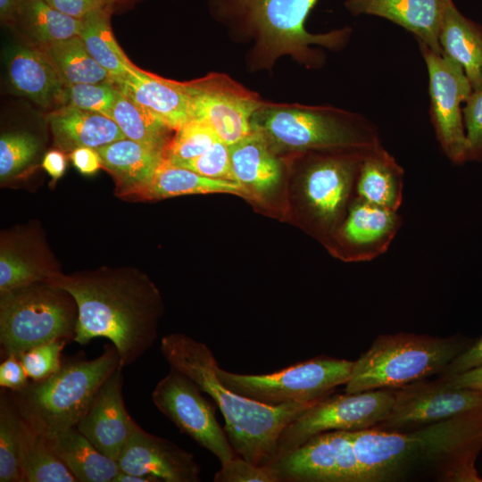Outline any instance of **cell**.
Listing matches in <instances>:
<instances>
[{
	"label": "cell",
	"instance_id": "1",
	"mask_svg": "<svg viewBox=\"0 0 482 482\" xmlns=\"http://www.w3.org/2000/svg\"><path fill=\"white\" fill-rule=\"evenodd\" d=\"M49 282L70 293L77 303L74 342L87 345L96 337L109 339L123 368L154 344L162 304L146 278L132 273L97 272L58 275Z\"/></svg>",
	"mask_w": 482,
	"mask_h": 482
},
{
	"label": "cell",
	"instance_id": "2",
	"mask_svg": "<svg viewBox=\"0 0 482 482\" xmlns=\"http://www.w3.org/2000/svg\"><path fill=\"white\" fill-rule=\"evenodd\" d=\"M160 351L170 368L187 376L215 402L234 451L257 465L274 461L284 428L320 401L270 406L236 393L219 379L220 365L208 345L184 334L163 337Z\"/></svg>",
	"mask_w": 482,
	"mask_h": 482
},
{
	"label": "cell",
	"instance_id": "3",
	"mask_svg": "<svg viewBox=\"0 0 482 482\" xmlns=\"http://www.w3.org/2000/svg\"><path fill=\"white\" fill-rule=\"evenodd\" d=\"M368 482L391 478L416 463L440 461L482 442V410L408 432L352 431Z\"/></svg>",
	"mask_w": 482,
	"mask_h": 482
},
{
	"label": "cell",
	"instance_id": "4",
	"mask_svg": "<svg viewBox=\"0 0 482 482\" xmlns=\"http://www.w3.org/2000/svg\"><path fill=\"white\" fill-rule=\"evenodd\" d=\"M120 365L113 345L92 360L67 362L48 378L29 381L11 396L21 417L49 436L76 427L106 378Z\"/></svg>",
	"mask_w": 482,
	"mask_h": 482
},
{
	"label": "cell",
	"instance_id": "5",
	"mask_svg": "<svg viewBox=\"0 0 482 482\" xmlns=\"http://www.w3.org/2000/svg\"><path fill=\"white\" fill-rule=\"evenodd\" d=\"M253 132L273 152L371 148L379 144L370 120L331 108H281L262 105L251 118Z\"/></svg>",
	"mask_w": 482,
	"mask_h": 482
},
{
	"label": "cell",
	"instance_id": "6",
	"mask_svg": "<svg viewBox=\"0 0 482 482\" xmlns=\"http://www.w3.org/2000/svg\"><path fill=\"white\" fill-rule=\"evenodd\" d=\"M452 338L398 333L380 335L355 362L346 393L396 389L443 373L461 352Z\"/></svg>",
	"mask_w": 482,
	"mask_h": 482
},
{
	"label": "cell",
	"instance_id": "7",
	"mask_svg": "<svg viewBox=\"0 0 482 482\" xmlns=\"http://www.w3.org/2000/svg\"><path fill=\"white\" fill-rule=\"evenodd\" d=\"M78 306L72 295L50 283L38 282L1 294L0 345L6 357L18 358L52 341H73Z\"/></svg>",
	"mask_w": 482,
	"mask_h": 482
},
{
	"label": "cell",
	"instance_id": "8",
	"mask_svg": "<svg viewBox=\"0 0 482 482\" xmlns=\"http://www.w3.org/2000/svg\"><path fill=\"white\" fill-rule=\"evenodd\" d=\"M319 0H214L224 18L253 30L269 54H290L306 63L319 62L312 45L329 49L343 46L351 33L348 28L312 34L306 20Z\"/></svg>",
	"mask_w": 482,
	"mask_h": 482
},
{
	"label": "cell",
	"instance_id": "9",
	"mask_svg": "<svg viewBox=\"0 0 482 482\" xmlns=\"http://www.w3.org/2000/svg\"><path fill=\"white\" fill-rule=\"evenodd\" d=\"M353 362L317 356L269 374H239L217 368L220 382L230 390L270 406L312 403L345 385Z\"/></svg>",
	"mask_w": 482,
	"mask_h": 482
},
{
	"label": "cell",
	"instance_id": "10",
	"mask_svg": "<svg viewBox=\"0 0 482 482\" xmlns=\"http://www.w3.org/2000/svg\"><path fill=\"white\" fill-rule=\"evenodd\" d=\"M395 398V389L383 388L330 395L320 400L284 428L278 440L275 460L322 432L376 427L390 413Z\"/></svg>",
	"mask_w": 482,
	"mask_h": 482
},
{
	"label": "cell",
	"instance_id": "11",
	"mask_svg": "<svg viewBox=\"0 0 482 482\" xmlns=\"http://www.w3.org/2000/svg\"><path fill=\"white\" fill-rule=\"evenodd\" d=\"M203 393L191 378L170 368L154 388L152 401L181 433L212 453L223 465L237 454L216 419L217 404Z\"/></svg>",
	"mask_w": 482,
	"mask_h": 482
},
{
	"label": "cell",
	"instance_id": "12",
	"mask_svg": "<svg viewBox=\"0 0 482 482\" xmlns=\"http://www.w3.org/2000/svg\"><path fill=\"white\" fill-rule=\"evenodd\" d=\"M428 73L429 115L436 140L454 164L466 162V131L461 103L472 93L460 64L418 42Z\"/></svg>",
	"mask_w": 482,
	"mask_h": 482
},
{
	"label": "cell",
	"instance_id": "13",
	"mask_svg": "<svg viewBox=\"0 0 482 482\" xmlns=\"http://www.w3.org/2000/svg\"><path fill=\"white\" fill-rule=\"evenodd\" d=\"M269 466L278 482H368L346 430L320 433Z\"/></svg>",
	"mask_w": 482,
	"mask_h": 482
},
{
	"label": "cell",
	"instance_id": "14",
	"mask_svg": "<svg viewBox=\"0 0 482 482\" xmlns=\"http://www.w3.org/2000/svg\"><path fill=\"white\" fill-rule=\"evenodd\" d=\"M479 410L482 391L453 387L442 378L422 380L396 388L390 413L372 428L408 432Z\"/></svg>",
	"mask_w": 482,
	"mask_h": 482
},
{
	"label": "cell",
	"instance_id": "15",
	"mask_svg": "<svg viewBox=\"0 0 482 482\" xmlns=\"http://www.w3.org/2000/svg\"><path fill=\"white\" fill-rule=\"evenodd\" d=\"M370 149L328 150L307 167L303 180L304 198L311 214L323 229H332L341 223L359 168Z\"/></svg>",
	"mask_w": 482,
	"mask_h": 482
},
{
	"label": "cell",
	"instance_id": "16",
	"mask_svg": "<svg viewBox=\"0 0 482 482\" xmlns=\"http://www.w3.org/2000/svg\"><path fill=\"white\" fill-rule=\"evenodd\" d=\"M187 85L194 119L206 122L220 141L231 145L253 132L251 118L262 105L253 95L220 76Z\"/></svg>",
	"mask_w": 482,
	"mask_h": 482
},
{
	"label": "cell",
	"instance_id": "17",
	"mask_svg": "<svg viewBox=\"0 0 482 482\" xmlns=\"http://www.w3.org/2000/svg\"><path fill=\"white\" fill-rule=\"evenodd\" d=\"M122 370L120 365L106 378L76 426L99 452L115 461L138 425L125 407Z\"/></svg>",
	"mask_w": 482,
	"mask_h": 482
},
{
	"label": "cell",
	"instance_id": "18",
	"mask_svg": "<svg viewBox=\"0 0 482 482\" xmlns=\"http://www.w3.org/2000/svg\"><path fill=\"white\" fill-rule=\"evenodd\" d=\"M118 464L121 471L149 475L162 482H199L201 468L194 455L175 443L137 425L123 447Z\"/></svg>",
	"mask_w": 482,
	"mask_h": 482
},
{
	"label": "cell",
	"instance_id": "19",
	"mask_svg": "<svg viewBox=\"0 0 482 482\" xmlns=\"http://www.w3.org/2000/svg\"><path fill=\"white\" fill-rule=\"evenodd\" d=\"M403 223L398 211L354 196L337 229L344 256L371 261L386 252Z\"/></svg>",
	"mask_w": 482,
	"mask_h": 482
},
{
	"label": "cell",
	"instance_id": "20",
	"mask_svg": "<svg viewBox=\"0 0 482 482\" xmlns=\"http://www.w3.org/2000/svg\"><path fill=\"white\" fill-rule=\"evenodd\" d=\"M113 84L129 98L155 115L170 129L178 130L194 119L187 83L160 78L137 66Z\"/></svg>",
	"mask_w": 482,
	"mask_h": 482
},
{
	"label": "cell",
	"instance_id": "21",
	"mask_svg": "<svg viewBox=\"0 0 482 482\" xmlns=\"http://www.w3.org/2000/svg\"><path fill=\"white\" fill-rule=\"evenodd\" d=\"M450 0H346L353 15L370 14L385 18L403 27L418 42L443 54L439 34Z\"/></svg>",
	"mask_w": 482,
	"mask_h": 482
},
{
	"label": "cell",
	"instance_id": "22",
	"mask_svg": "<svg viewBox=\"0 0 482 482\" xmlns=\"http://www.w3.org/2000/svg\"><path fill=\"white\" fill-rule=\"evenodd\" d=\"M12 90L43 108L62 105L64 84L42 48L17 46L8 54Z\"/></svg>",
	"mask_w": 482,
	"mask_h": 482
},
{
	"label": "cell",
	"instance_id": "23",
	"mask_svg": "<svg viewBox=\"0 0 482 482\" xmlns=\"http://www.w3.org/2000/svg\"><path fill=\"white\" fill-rule=\"evenodd\" d=\"M103 167L115 179L122 195L146 197L165 151L123 138L96 149Z\"/></svg>",
	"mask_w": 482,
	"mask_h": 482
},
{
	"label": "cell",
	"instance_id": "24",
	"mask_svg": "<svg viewBox=\"0 0 482 482\" xmlns=\"http://www.w3.org/2000/svg\"><path fill=\"white\" fill-rule=\"evenodd\" d=\"M46 120L54 144L64 152L71 153L79 147L97 149L126 138L111 118L71 105L51 112Z\"/></svg>",
	"mask_w": 482,
	"mask_h": 482
},
{
	"label": "cell",
	"instance_id": "25",
	"mask_svg": "<svg viewBox=\"0 0 482 482\" xmlns=\"http://www.w3.org/2000/svg\"><path fill=\"white\" fill-rule=\"evenodd\" d=\"M404 170L381 144L370 148L359 168L355 196L398 211L403 202Z\"/></svg>",
	"mask_w": 482,
	"mask_h": 482
},
{
	"label": "cell",
	"instance_id": "26",
	"mask_svg": "<svg viewBox=\"0 0 482 482\" xmlns=\"http://www.w3.org/2000/svg\"><path fill=\"white\" fill-rule=\"evenodd\" d=\"M443 54L463 69L473 91L482 89V27L465 17L450 0L439 34Z\"/></svg>",
	"mask_w": 482,
	"mask_h": 482
},
{
	"label": "cell",
	"instance_id": "27",
	"mask_svg": "<svg viewBox=\"0 0 482 482\" xmlns=\"http://www.w3.org/2000/svg\"><path fill=\"white\" fill-rule=\"evenodd\" d=\"M78 482H112L118 461L99 452L76 427L46 436Z\"/></svg>",
	"mask_w": 482,
	"mask_h": 482
},
{
	"label": "cell",
	"instance_id": "28",
	"mask_svg": "<svg viewBox=\"0 0 482 482\" xmlns=\"http://www.w3.org/2000/svg\"><path fill=\"white\" fill-rule=\"evenodd\" d=\"M229 147L235 181L248 193H265L278 184L279 163L261 135L253 131Z\"/></svg>",
	"mask_w": 482,
	"mask_h": 482
},
{
	"label": "cell",
	"instance_id": "29",
	"mask_svg": "<svg viewBox=\"0 0 482 482\" xmlns=\"http://www.w3.org/2000/svg\"><path fill=\"white\" fill-rule=\"evenodd\" d=\"M111 7L96 10L81 19L79 37L91 56L112 78H124L136 66L117 43L110 24Z\"/></svg>",
	"mask_w": 482,
	"mask_h": 482
},
{
	"label": "cell",
	"instance_id": "30",
	"mask_svg": "<svg viewBox=\"0 0 482 482\" xmlns=\"http://www.w3.org/2000/svg\"><path fill=\"white\" fill-rule=\"evenodd\" d=\"M13 23L39 47L79 36L81 29V20L56 10L46 0H22Z\"/></svg>",
	"mask_w": 482,
	"mask_h": 482
},
{
	"label": "cell",
	"instance_id": "31",
	"mask_svg": "<svg viewBox=\"0 0 482 482\" xmlns=\"http://www.w3.org/2000/svg\"><path fill=\"white\" fill-rule=\"evenodd\" d=\"M229 193L244 195L248 191L237 182L213 179L172 164L164 158L148 189L146 197L165 198L182 195Z\"/></svg>",
	"mask_w": 482,
	"mask_h": 482
},
{
	"label": "cell",
	"instance_id": "32",
	"mask_svg": "<svg viewBox=\"0 0 482 482\" xmlns=\"http://www.w3.org/2000/svg\"><path fill=\"white\" fill-rule=\"evenodd\" d=\"M64 85L112 82V78L88 53L79 36L40 47Z\"/></svg>",
	"mask_w": 482,
	"mask_h": 482
},
{
	"label": "cell",
	"instance_id": "33",
	"mask_svg": "<svg viewBox=\"0 0 482 482\" xmlns=\"http://www.w3.org/2000/svg\"><path fill=\"white\" fill-rule=\"evenodd\" d=\"M21 464L23 482H78L53 451L46 437L23 419Z\"/></svg>",
	"mask_w": 482,
	"mask_h": 482
},
{
	"label": "cell",
	"instance_id": "34",
	"mask_svg": "<svg viewBox=\"0 0 482 482\" xmlns=\"http://www.w3.org/2000/svg\"><path fill=\"white\" fill-rule=\"evenodd\" d=\"M108 117L115 121L127 138L166 151L170 129L120 90Z\"/></svg>",
	"mask_w": 482,
	"mask_h": 482
},
{
	"label": "cell",
	"instance_id": "35",
	"mask_svg": "<svg viewBox=\"0 0 482 482\" xmlns=\"http://www.w3.org/2000/svg\"><path fill=\"white\" fill-rule=\"evenodd\" d=\"M22 419L11 394L0 396V482H23L21 464Z\"/></svg>",
	"mask_w": 482,
	"mask_h": 482
},
{
	"label": "cell",
	"instance_id": "36",
	"mask_svg": "<svg viewBox=\"0 0 482 482\" xmlns=\"http://www.w3.org/2000/svg\"><path fill=\"white\" fill-rule=\"evenodd\" d=\"M58 275L36 264L19 251L2 246L0 253V293L38 282H49Z\"/></svg>",
	"mask_w": 482,
	"mask_h": 482
},
{
	"label": "cell",
	"instance_id": "37",
	"mask_svg": "<svg viewBox=\"0 0 482 482\" xmlns=\"http://www.w3.org/2000/svg\"><path fill=\"white\" fill-rule=\"evenodd\" d=\"M218 140V136L206 122L192 119L177 130L167 145L165 159L180 165L200 156Z\"/></svg>",
	"mask_w": 482,
	"mask_h": 482
},
{
	"label": "cell",
	"instance_id": "38",
	"mask_svg": "<svg viewBox=\"0 0 482 482\" xmlns=\"http://www.w3.org/2000/svg\"><path fill=\"white\" fill-rule=\"evenodd\" d=\"M39 149L38 140L27 132L2 134L0 138V177L4 180L24 170Z\"/></svg>",
	"mask_w": 482,
	"mask_h": 482
},
{
	"label": "cell",
	"instance_id": "39",
	"mask_svg": "<svg viewBox=\"0 0 482 482\" xmlns=\"http://www.w3.org/2000/svg\"><path fill=\"white\" fill-rule=\"evenodd\" d=\"M119 89L112 82L65 85L62 105L102 113L108 117Z\"/></svg>",
	"mask_w": 482,
	"mask_h": 482
},
{
	"label": "cell",
	"instance_id": "40",
	"mask_svg": "<svg viewBox=\"0 0 482 482\" xmlns=\"http://www.w3.org/2000/svg\"><path fill=\"white\" fill-rule=\"evenodd\" d=\"M67 341L57 340L35 346L19 358L29 377L33 381L45 379L61 367V353Z\"/></svg>",
	"mask_w": 482,
	"mask_h": 482
},
{
	"label": "cell",
	"instance_id": "41",
	"mask_svg": "<svg viewBox=\"0 0 482 482\" xmlns=\"http://www.w3.org/2000/svg\"><path fill=\"white\" fill-rule=\"evenodd\" d=\"M178 166L209 179L236 182L232 171L229 147L220 140L216 141L200 156Z\"/></svg>",
	"mask_w": 482,
	"mask_h": 482
},
{
	"label": "cell",
	"instance_id": "42",
	"mask_svg": "<svg viewBox=\"0 0 482 482\" xmlns=\"http://www.w3.org/2000/svg\"><path fill=\"white\" fill-rule=\"evenodd\" d=\"M466 131V162L482 160V89L472 91L462 108Z\"/></svg>",
	"mask_w": 482,
	"mask_h": 482
},
{
	"label": "cell",
	"instance_id": "43",
	"mask_svg": "<svg viewBox=\"0 0 482 482\" xmlns=\"http://www.w3.org/2000/svg\"><path fill=\"white\" fill-rule=\"evenodd\" d=\"M214 482H278L269 465H257L237 455L220 465L215 473Z\"/></svg>",
	"mask_w": 482,
	"mask_h": 482
},
{
	"label": "cell",
	"instance_id": "44",
	"mask_svg": "<svg viewBox=\"0 0 482 482\" xmlns=\"http://www.w3.org/2000/svg\"><path fill=\"white\" fill-rule=\"evenodd\" d=\"M29 383V377L20 358L6 356L0 364V386L16 392L25 388Z\"/></svg>",
	"mask_w": 482,
	"mask_h": 482
},
{
	"label": "cell",
	"instance_id": "45",
	"mask_svg": "<svg viewBox=\"0 0 482 482\" xmlns=\"http://www.w3.org/2000/svg\"><path fill=\"white\" fill-rule=\"evenodd\" d=\"M56 10L78 20L106 7H112L116 0H46Z\"/></svg>",
	"mask_w": 482,
	"mask_h": 482
},
{
	"label": "cell",
	"instance_id": "46",
	"mask_svg": "<svg viewBox=\"0 0 482 482\" xmlns=\"http://www.w3.org/2000/svg\"><path fill=\"white\" fill-rule=\"evenodd\" d=\"M482 365V337L461 351L445 368L442 377H451Z\"/></svg>",
	"mask_w": 482,
	"mask_h": 482
},
{
	"label": "cell",
	"instance_id": "47",
	"mask_svg": "<svg viewBox=\"0 0 482 482\" xmlns=\"http://www.w3.org/2000/svg\"><path fill=\"white\" fill-rule=\"evenodd\" d=\"M75 168L84 175H93L103 167L101 157L96 149L79 147L70 153Z\"/></svg>",
	"mask_w": 482,
	"mask_h": 482
},
{
	"label": "cell",
	"instance_id": "48",
	"mask_svg": "<svg viewBox=\"0 0 482 482\" xmlns=\"http://www.w3.org/2000/svg\"><path fill=\"white\" fill-rule=\"evenodd\" d=\"M441 378L453 387L482 391V365L451 377Z\"/></svg>",
	"mask_w": 482,
	"mask_h": 482
},
{
	"label": "cell",
	"instance_id": "49",
	"mask_svg": "<svg viewBox=\"0 0 482 482\" xmlns=\"http://www.w3.org/2000/svg\"><path fill=\"white\" fill-rule=\"evenodd\" d=\"M66 157L62 151L52 150L46 154L42 161L44 170L54 180L60 179L66 169Z\"/></svg>",
	"mask_w": 482,
	"mask_h": 482
},
{
	"label": "cell",
	"instance_id": "50",
	"mask_svg": "<svg viewBox=\"0 0 482 482\" xmlns=\"http://www.w3.org/2000/svg\"><path fill=\"white\" fill-rule=\"evenodd\" d=\"M22 0H0V19L4 23H13Z\"/></svg>",
	"mask_w": 482,
	"mask_h": 482
},
{
	"label": "cell",
	"instance_id": "51",
	"mask_svg": "<svg viewBox=\"0 0 482 482\" xmlns=\"http://www.w3.org/2000/svg\"><path fill=\"white\" fill-rule=\"evenodd\" d=\"M112 482H162L160 478L149 475H136L120 470Z\"/></svg>",
	"mask_w": 482,
	"mask_h": 482
},
{
	"label": "cell",
	"instance_id": "52",
	"mask_svg": "<svg viewBox=\"0 0 482 482\" xmlns=\"http://www.w3.org/2000/svg\"><path fill=\"white\" fill-rule=\"evenodd\" d=\"M118 1H120V0H116V2H118Z\"/></svg>",
	"mask_w": 482,
	"mask_h": 482
}]
</instances>
